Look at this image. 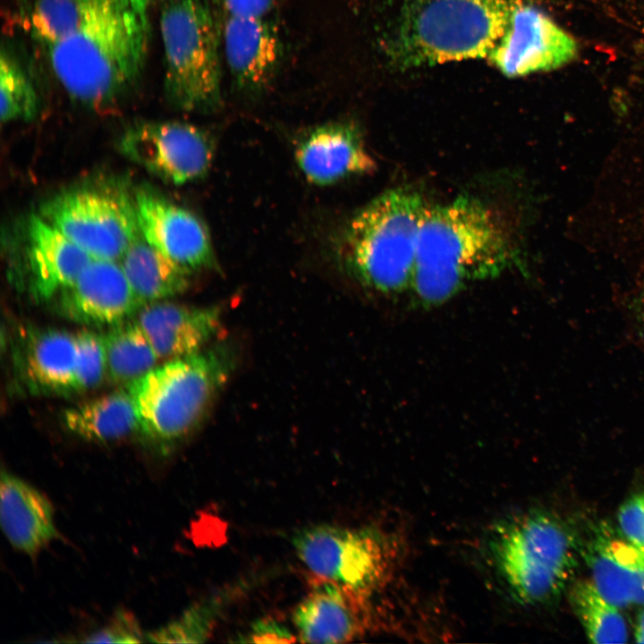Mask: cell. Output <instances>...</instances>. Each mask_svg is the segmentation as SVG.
Returning <instances> with one entry per match:
<instances>
[{"instance_id":"484cf974","label":"cell","mask_w":644,"mask_h":644,"mask_svg":"<svg viewBox=\"0 0 644 644\" xmlns=\"http://www.w3.org/2000/svg\"><path fill=\"white\" fill-rule=\"evenodd\" d=\"M570 602L591 642H627V625L619 607L606 600L591 580L576 582Z\"/></svg>"},{"instance_id":"30bf717a","label":"cell","mask_w":644,"mask_h":644,"mask_svg":"<svg viewBox=\"0 0 644 644\" xmlns=\"http://www.w3.org/2000/svg\"><path fill=\"white\" fill-rule=\"evenodd\" d=\"M119 149L131 161L174 185L203 177L214 147L202 129L182 122H140L122 135Z\"/></svg>"},{"instance_id":"1f68e13d","label":"cell","mask_w":644,"mask_h":644,"mask_svg":"<svg viewBox=\"0 0 644 644\" xmlns=\"http://www.w3.org/2000/svg\"><path fill=\"white\" fill-rule=\"evenodd\" d=\"M225 17H268L278 0H213Z\"/></svg>"},{"instance_id":"3957f363","label":"cell","mask_w":644,"mask_h":644,"mask_svg":"<svg viewBox=\"0 0 644 644\" xmlns=\"http://www.w3.org/2000/svg\"><path fill=\"white\" fill-rule=\"evenodd\" d=\"M237 360L236 349L220 342L169 360L127 386L140 434L165 447L190 436L229 380Z\"/></svg>"},{"instance_id":"4fadbf2b","label":"cell","mask_w":644,"mask_h":644,"mask_svg":"<svg viewBox=\"0 0 644 644\" xmlns=\"http://www.w3.org/2000/svg\"><path fill=\"white\" fill-rule=\"evenodd\" d=\"M143 305L119 262L101 258H92L58 301L60 312L69 319L108 327L131 318Z\"/></svg>"},{"instance_id":"7402d4cb","label":"cell","mask_w":644,"mask_h":644,"mask_svg":"<svg viewBox=\"0 0 644 644\" xmlns=\"http://www.w3.org/2000/svg\"><path fill=\"white\" fill-rule=\"evenodd\" d=\"M63 422L73 435L93 442H110L140 433L127 388L69 407L63 413Z\"/></svg>"},{"instance_id":"277c9868","label":"cell","mask_w":644,"mask_h":644,"mask_svg":"<svg viewBox=\"0 0 644 644\" xmlns=\"http://www.w3.org/2000/svg\"><path fill=\"white\" fill-rule=\"evenodd\" d=\"M517 0H414L404 10L388 51L400 66L487 57Z\"/></svg>"},{"instance_id":"4316f807","label":"cell","mask_w":644,"mask_h":644,"mask_svg":"<svg viewBox=\"0 0 644 644\" xmlns=\"http://www.w3.org/2000/svg\"><path fill=\"white\" fill-rule=\"evenodd\" d=\"M2 123L28 122L38 114L39 99L28 72L7 46L0 55Z\"/></svg>"},{"instance_id":"ffe728a7","label":"cell","mask_w":644,"mask_h":644,"mask_svg":"<svg viewBox=\"0 0 644 644\" xmlns=\"http://www.w3.org/2000/svg\"><path fill=\"white\" fill-rule=\"evenodd\" d=\"M48 498L21 478L2 470L0 521L12 547L35 556L58 536Z\"/></svg>"},{"instance_id":"cb8c5ba5","label":"cell","mask_w":644,"mask_h":644,"mask_svg":"<svg viewBox=\"0 0 644 644\" xmlns=\"http://www.w3.org/2000/svg\"><path fill=\"white\" fill-rule=\"evenodd\" d=\"M103 338L106 375L114 383L127 386L156 367L159 357L134 318L109 326Z\"/></svg>"},{"instance_id":"836d02e7","label":"cell","mask_w":644,"mask_h":644,"mask_svg":"<svg viewBox=\"0 0 644 644\" xmlns=\"http://www.w3.org/2000/svg\"><path fill=\"white\" fill-rule=\"evenodd\" d=\"M634 637L636 642L644 643V609H642L639 614Z\"/></svg>"},{"instance_id":"7c38bea8","label":"cell","mask_w":644,"mask_h":644,"mask_svg":"<svg viewBox=\"0 0 644 644\" xmlns=\"http://www.w3.org/2000/svg\"><path fill=\"white\" fill-rule=\"evenodd\" d=\"M141 237L190 273L215 265L208 233L189 210L148 191L134 199Z\"/></svg>"},{"instance_id":"83f0119b","label":"cell","mask_w":644,"mask_h":644,"mask_svg":"<svg viewBox=\"0 0 644 644\" xmlns=\"http://www.w3.org/2000/svg\"><path fill=\"white\" fill-rule=\"evenodd\" d=\"M230 596L231 594L226 592L192 605L176 619L147 634L148 640L151 642L165 643L206 641Z\"/></svg>"},{"instance_id":"7a4b0ae2","label":"cell","mask_w":644,"mask_h":644,"mask_svg":"<svg viewBox=\"0 0 644 644\" xmlns=\"http://www.w3.org/2000/svg\"><path fill=\"white\" fill-rule=\"evenodd\" d=\"M150 38V0H106L46 50L66 93L101 109L117 103L141 78Z\"/></svg>"},{"instance_id":"6da1fadb","label":"cell","mask_w":644,"mask_h":644,"mask_svg":"<svg viewBox=\"0 0 644 644\" xmlns=\"http://www.w3.org/2000/svg\"><path fill=\"white\" fill-rule=\"evenodd\" d=\"M521 258L503 217L480 199L460 196L427 208L411 286L423 303H440L471 282L521 266Z\"/></svg>"},{"instance_id":"ba28073f","label":"cell","mask_w":644,"mask_h":644,"mask_svg":"<svg viewBox=\"0 0 644 644\" xmlns=\"http://www.w3.org/2000/svg\"><path fill=\"white\" fill-rule=\"evenodd\" d=\"M299 559L316 575L349 590L369 596L394 571V543L376 530L316 524L295 533Z\"/></svg>"},{"instance_id":"f1b7e54d","label":"cell","mask_w":644,"mask_h":644,"mask_svg":"<svg viewBox=\"0 0 644 644\" xmlns=\"http://www.w3.org/2000/svg\"><path fill=\"white\" fill-rule=\"evenodd\" d=\"M75 393L98 386L106 375V357L103 335L91 330L75 334Z\"/></svg>"},{"instance_id":"d4e9b609","label":"cell","mask_w":644,"mask_h":644,"mask_svg":"<svg viewBox=\"0 0 644 644\" xmlns=\"http://www.w3.org/2000/svg\"><path fill=\"white\" fill-rule=\"evenodd\" d=\"M106 0H33L25 12V27L47 48L72 33Z\"/></svg>"},{"instance_id":"44dd1931","label":"cell","mask_w":644,"mask_h":644,"mask_svg":"<svg viewBox=\"0 0 644 644\" xmlns=\"http://www.w3.org/2000/svg\"><path fill=\"white\" fill-rule=\"evenodd\" d=\"M591 581L619 608L644 606V552L625 540L599 536L587 553Z\"/></svg>"},{"instance_id":"d6986e66","label":"cell","mask_w":644,"mask_h":644,"mask_svg":"<svg viewBox=\"0 0 644 644\" xmlns=\"http://www.w3.org/2000/svg\"><path fill=\"white\" fill-rule=\"evenodd\" d=\"M366 597L327 580L315 586L293 612L300 640L339 643L357 638L368 624Z\"/></svg>"},{"instance_id":"f546056e","label":"cell","mask_w":644,"mask_h":644,"mask_svg":"<svg viewBox=\"0 0 644 644\" xmlns=\"http://www.w3.org/2000/svg\"><path fill=\"white\" fill-rule=\"evenodd\" d=\"M617 522L623 538L644 552V491L632 495L622 504Z\"/></svg>"},{"instance_id":"8992f818","label":"cell","mask_w":644,"mask_h":644,"mask_svg":"<svg viewBox=\"0 0 644 644\" xmlns=\"http://www.w3.org/2000/svg\"><path fill=\"white\" fill-rule=\"evenodd\" d=\"M208 0H171L160 13L167 102L185 112L210 113L222 106V25Z\"/></svg>"},{"instance_id":"5bb4252c","label":"cell","mask_w":644,"mask_h":644,"mask_svg":"<svg viewBox=\"0 0 644 644\" xmlns=\"http://www.w3.org/2000/svg\"><path fill=\"white\" fill-rule=\"evenodd\" d=\"M13 345L14 374L26 391L42 395L76 394L75 334L26 327Z\"/></svg>"},{"instance_id":"5b68a950","label":"cell","mask_w":644,"mask_h":644,"mask_svg":"<svg viewBox=\"0 0 644 644\" xmlns=\"http://www.w3.org/2000/svg\"><path fill=\"white\" fill-rule=\"evenodd\" d=\"M427 208L419 193L400 188L367 204L344 232L342 257L347 271L363 285L382 293L411 286Z\"/></svg>"},{"instance_id":"2e32d148","label":"cell","mask_w":644,"mask_h":644,"mask_svg":"<svg viewBox=\"0 0 644 644\" xmlns=\"http://www.w3.org/2000/svg\"><path fill=\"white\" fill-rule=\"evenodd\" d=\"M25 229L29 288L47 301L69 288L93 258L39 214L30 216Z\"/></svg>"},{"instance_id":"8fae6325","label":"cell","mask_w":644,"mask_h":644,"mask_svg":"<svg viewBox=\"0 0 644 644\" xmlns=\"http://www.w3.org/2000/svg\"><path fill=\"white\" fill-rule=\"evenodd\" d=\"M575 40L539 9L516 1L507 26L487 55L507 77L555 70L577 55Z\"/></svg>"},{"instance_id":"ac0fdd59","label":"cell","mask_w":644,"mask_h":644,"mask_svg":"<svg viewBox=\"0 0 644 644\" xmlns=\"http://www.w3.org/2000/svg\"><path fill=\"white\" fill-rule=\"evenodd\" d=\"M165 301L144 304L133 318L159 358L173 360L197 352L218 334L219 307H194Z\"/></svg>"},{"instance_id":"9c48e42d","label":"cell","mask_w":644,"mask_h":644,"mask_svg":"<svg viewBox=\"0 0 644 644\" xmlns=\"http://www.w3.org/2000/svg\"><path fill=\"white\" fill-rule=\"evenodd\" d=\"M39 215L93 258L118 261L140 236L134 201L108 190L64 191L45 201Z\"/></svg>"},{"instance_id":"9a60e30c","label":"cell","mask_w":644,"mask_h":644,"mask_svg":"<svg viewBox=\"0 0 644 644\" xmlns=\"http://www.w3.org/2000/svg\"><path fill=\"white\" fill-rule=\"evenodd\" d=\"M222 37L226 64L238 90L258 95L276 78L283 42L269 17H225Z\"/></svg>"},{"instance_id":"d6a6232c","label":"cell","mask_w":644,"mask_h":644,"mask_svg":"<svg viewBox=\"0 0 644 644\" xmlns=\"http://www.w3.org/2000/svg\"><path fill=\"white\" fill-rule=\"evenodd\" d=\"M238 640L240 642L275 643L295 641L294 635L283 624L273 619H261Z\"/></svg>"},{"instance_id":"d590c367","label":"cell","mask_w":644,"mask_h":644,"mask_svg":"<svg viewBox=\"0 0 644 644\" xmlns=\"http://www.w3.org/2000/svg\"><path fill=\"white\" fill-rule=\"evenodd\" d=\"M171 1V0H165V2Z\"/></svg>"},{"instance_id":"e575fe53","label":"cell","mask_w":644,"mask_h":644,"mask_svg":"<svg viewBox=\"0 0 644 644\" xmlns=\"http://www.w3.org/2000/svg\"><path fill=\"white\" fill-rule=\"evenodd\" d=\"M638 314L640 320L641 322V325L644 328V285L640 291L639 299H638Z\"/></svg>"},{"instance_id":"603a6c76","label":"cell","mask_w":644,"mask_h":644,"mask_svg":"<svg viewBox=\"0 0 644 644\" xmlns=\"http://www.w3.org/2000/svg\"><path fill=\"white\" fill-rule=\"evenodd\" d=\"M118 262L143 304L173 298L191 284V273L142 237L132 242Z\"/></svg>"},{"instance_id":"e0dca14e","label":"cell","mask_w":644,"mask_h":644,"mask_svg":"<svg viewBox=\"0 0 644 644\" xmlns=\"http://www.w3.org/2000/svg\"><path fill=\"white\" fill-rule=\"evenodd\" d=\"M295 157L306 178L318 185L376 168L360 130L351 122L330 123L309 131L298 144Z\"/></svg>"},{"instance_id":"4dcf8cb0","label":"cell","mask_w":644,"mask_h":644,"mask_svg":"<svg viewBox=\"0 0 644 644\" xmlns=\"http://www.w3.org/2000/svg\"><path fill=\"white\" fill-rule=\"evenodd\" d=\"M143 640V633L135 617L126 611L117 612L113 620L83 641L88 643H136Z\"/></svg>"},{"instance_id":"52a82bcc","label":"cell","mask_w":644,"mask_h":644,"mask_svg":"<svg viewBox=\"0 0 644 644\" xmlns=\"http://www.w3.org/2000/svg\"><path fill=\"white\" fill-rule=\"evenodd\" d=\"M495 567L511 595L524 605L551 601L572 575V540L553 516L530 513L498 525L489 540Z\"/></svg>"}]
</instances>
